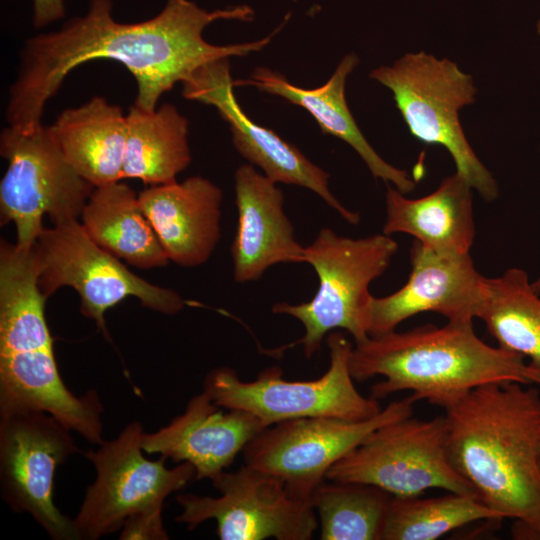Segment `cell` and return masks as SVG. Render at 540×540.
I'll return each instance as SVG.
<instances>
[{"instance_id": "f1b7e54d", "label": "cell", "mask_w": 540, "mask_h": 540, "mask_svg": "<svg viewBox=\"0 0 540 540\" xmlns=\"http://www.w3.org/2000/svg\"><path fill=\"white\" fill-rule=\"evenodd\" d=\"M65 15L63 0H33V23L41 28Z\"/></svg>"}, {"instance_id": "9c48e42d", "label": "cell", "mask_w": 540, "mask_h": 540, "mask_svg": "<svg viewBox=\"0 0 540 540\" xmlns=\"http://www.w3.org/2000/svg\"><path fill=\"white\" fill-rule=\"evenodd\" d=\"M0 154L8 161L0 181V221L15 225L17 245H34L45 228V215L52 224L80 218L95 187L66 160L48 126L7 125L0 135Z\"/></svg>"}, {"instance_id": "ba28073f", "label": "cell", "mask_w": 540, "mask_h": 540, "mask_svg": "<svg viewBox=\"0 0 540 540\" xmlns=\"http://www.w3.org/2000/svg\"><path fill=\"white\" fill-rule=\"evenodd\" d=\"M32 253L43 295L49 298L62 287L73 288L80 297V312L95 321L109 340L105 312L127 297L166 315L177 314L185 306L178 292L136 275L94 242L78 219L45 227Z\"/></svg>"}, {"instance_id": "d4e9b609", "label": "cell", "mask_w": 540, "mask_h": 540, "mask_svg": "<svg viewBox=\"0 0 540 540\" xmlns=\"http://www.w3.org/2000/svg\"><path fill=\"white\" fill-rule=\"evenodd\" d=\"M497 346L518 353L540 368V294L521 268L485 278V296L477 316Z\"/></svg>"}, {"instance_id": "5bb4252c", "label": "cell", "mask_w": 540, "mask_h": 540, "mask_svg": "<svg viewBox=\"0 0 540 540\" xmlns=\"http://www.w3.org/2000/svg\"><path fill=\"white\" fill-rule=\"evenodd\" d=\"M415 403L409 395L361 421L310 417L276 423L244 448V462L280 478L294 496L312 502L315 490L335 463L378 427L412 416Z\"/></svg>"}, {"instance_id": "d6986e66", "label": "cell", "mask_w": 540, "mask_h": 540, "mask_svg": "<svg viewBox=\"0 0 540 540\" xmlns=\"http://www.w3.org/2000/svg\"><path fill=\"white\" fill-rule=\"evenodd\" d=\"M138 198L170 261L191 268L210 259L221 236L223 193L215 183L192 176L150 185Z\"/></svg>"}, {"instance_id": "44dd1931", "label": "cell", "mask_w": 540, "mask_h": 540, "mask_svg": "<svg viewBox=\"0 0 540 540\" xmlns=\"http://www.w3.org/2000/svg\"><path fill=\"white\" fill-rule=\"evenodd\" d=\"M472 189L458 172L417 199L387 185L383 234L405 233L439 253L469 254L475 237Z\"/></svg>"}, {"instance_id": "4316f807", "label": "cell", "mask_w": 540, "mask_h": 540, "mask_svg": "<svg viewBox=\"0 0 540 540\" xmlns=\"http://www.w3.org/2000/svg\"><path fill=\"white\" fill-rule=\"evenodd\" d=\"M391 497L373 485L325 480L312 496L320 538L381 540Z\"/></svg>"}, {"instance_id": "7a4b0ae2", "label": "cell", "mask_w": 540, "mask_h": 540, "mask_svg": "<svg viewBox=\"0 0 540 540\" xmlns=\"http://www.w3.org/2000/svg\"><path fill=\"white\" fill-rule=\"evenodd\" d=\"M447 453L478 499L512 535L540 540V391L518 382L479 386L445 409Z\"/></svg>"}, {"instance_id": "603a6c76", "label": "cell", "mask_w": 540, "mask_h": 540, "mask_svg": "<svg viewBox=\"0 0 540 540\" xmlns=\"http://www.w3.org/2000/svg\"><path fill=\"white\" fill-rule=\"evenodd\" d=\"M80 218L94 242L138 269L164 267L170 261L138 196L126 183L95 187Z\"/></svg>"}, {"instance_id": "8fae6325", "label": "cell", "mask_w": 540, "mask_h": 540, "mask_svg": "<svg viewBox=\"0 0 540 540\" xmlns=\"http://www.w3.org/2000/svg\"><path fill=\"white\" fill-rule=\"evenodd\" d=\"M143 433L142 424L133 421L97 450L83 453L95 467L96 478L73 518L79 539L96 540L122 529L130 516L163 508L170 494L195 480V468L188 462L168 469L165 457L147 459Z\"/></svg>"}, {"instance_id": "7402d4cb", "label": "cell", "mask_w": 540, "mask_h": 540, "mask_svg": "<svg viewBox=\"0 0 540 540\" xmlns=\"http://www.w3.org/2000/svg\"><path fill=\"white\" fill-rule=\"evenodd\" d=\"M49 132L75 171L94 187L123 179L126 115L101 96L63 110Z\"/></svg>"}, {"instance_id": "ffe728a7", "label": "cell", "mask_w": 540, "mask_h": 540, "mask_svg": "<svg viewBox=\"0 0 540 540\" xmlns=\"http://www.w3.org/2000/svg\"><path fill=\"white\" fill-rule=\"evenodd\" d=\"M355 53L340 61L330 79L321 87L304 89L291 84L283 75L265 67L256 68L249 79L235 85H251L261 92L280 96L303 107L318 123L322 132L349 144L362 158L375 179L390 182L402 194L412 192L416 181L409 174L386 162L370 145L355 122L345 98L348 75L358 65Z\"/></svg>"}, {"instance_id": "277c9868", "label": "cell", "mask_w": 540, "mask_h": 540, "mask_svg": "<svg viewBox=\"0 0 540 540\" xmlns=\"http://www.w3.org/2000/svg\"><path fill=\"white\" fill-rule=\"evenodd\" d=\"M32 247L0 242V412L40 410L88 442L103 439L95 390L76 396L58 371Z\"/></svg>"}, {"instance_id": "cb8c5ba5", "label": "cell", "mask_w": 540, "mask_h": 540, "mask_svg": "<svg viewBox=\"0 0 540 540\" xmlns=\"http://www.w3.org/2000/svg\"><path fill=\"white\" fill-rule=\"evenodd\" d=\"M189 122L172 104L154 110L136 106L126 114L123 179L148 185L176 181L191 162Z\"/></svg>"}, {"instance_id": "9a60e30c", "label": "cell", "mask_w": 540, "mask_h": 540, "mask_svg": "<svg viewBox=\"0 0 540 540\" xmlns=\"http://www.w3.org/2000/svg\"><path fill=\"white\" fill-rule=\"evenodd\" d=\"M183 84V96L217 109L229 124L238 153L258 166L275 183L305 187L320 196L348 223L358 224L360 214L343 206L329 190V174L312 163L294 145L274 131L254 123L243 112L233 93L229 58L209 62Z\"/></svg>"}, {"instance_id": "30bf717a", "label": "cell", "mask_w": 540, "mask_h": 540, "mask_svg": "<svg viewBox=\"0 0 540 540\" xmlns=\"http://www.w3.org/2000/svg\"><path fill=\"white\" fill-rule=\"evenodd\" d=\"M326 480L369 484L394 497L429 489L477 497L450 463L445 414L430 420L408 416L378 427L329 469Z\"/></svg>"}, {"instance_id": "52a82bcc", "label": "cell", "mask_w": 540, "mask_h": 540, "mask_svg": "<svg viewBox=\"0 0 540 540\" xmlns=\"http://www.w3.org/2000/svg\"><path fill=\"white\" fill-rule=\"evenodd\" d=\"M326 342L330 365L318 379L289 381L273 366L253 381H242L232 368L218 367L204 377L203 391L218 406L249 412L266 427L299 418L361 421L376 416L382 410L379 401L363 396L354 385L349 369L351 342L338 331L330 332Z\"/></svg>"}, {"instance_id": "f546056e", "label": "cell", "mask_w": 540, "mask_h": 540, "mask_svg": "<svg viewBox=\"0 0 540 540\" xmlns=\"http://www.w3.org/2000/svg\"><path fill=\"white\" fill-rule=\"evenodd\" d=\"M531 285H532L533 290L536 293L540 294V273H539L538 277L536 278V280L531 281Z\"/></svg>"}, {"instance_id": "3957f363", "label": "cell", "mask_w": 540, "mask_h": 540, "mask_svg": "<svg viewBox=\"0 0 540 540\" xmlns=\"http://www.w3.org/2000/svg\"><path fill=\"white\" fill-rule=\"evenodd\" d=\"M349 369L360 382L384 377L370 388L377 400L410 391L415 402L426 400L444 410L485 384L540 385V368L518 353L482 341L473 322L448 321L369 336L353 346Z\"/></svg>"}, {"instance_id": "5b68a950", "label": "cell", "mask_w": 540, "mask_h": 540, "mask_svg": "<svg viewBox=\"0 0 540 540\" xmlns=\"http://www.w3.org/2000/svg\"><path fill=\"white\" fill-rule=\"evenodd\" d=\"M397 249V242L383 233L349 238L322 228L303 254L318 276L315 296L308 302L272 306L273 313L292 316L305 329L301 339L283 348L300 344L309 359L335 329L346 330L355 344L367 339L373 297L369 286L387 270Z\"/></svg>"}, {"instance_id": "4fadbf2b", "label": "cell", "mask_w": 540, "mask_h": 540, "mask_svg": "<svg viewBox=\"0 0 540 540\" xmlns=\"http://www.w3.org/2000/svg\"><path fill=\"white\" fill-rule=\"evenodd\" d=\"M218 497L177 495V522L193 530L215 520L221 540H310L317 526L312 502L294 496L278 477L244 464L211 480Z\"/></svg>"}, {"instance_id": "2e32d148", "label": "cell", "mask_w": 540, "mask_h": 540, "mask_svg": "<svg viewBox=\"0 0 540 540\" xmlns=\"http://www.w3.org/2000/svg\"><path fill=\"white\" fill-rule=\"evenodd\" d=\"M411 272L396 292L372 297L368 334L380 336L396 330L410 317L435 312L450 322H473L485 296V278L469 254L436 252L417 240L410 250Z\"/></svg>"}, {"instance_id": "8992f818", "label": "cell", "mask_w": 540, "mask_h": 540, "mask_svg": "<svg viewBox=\"0 0 540 540\" xmlns=\"http://www.w3.org/2000/svg\"><path fill=\"white\" fill-rule=\"evenodd\" d=\"M369 77L391 90L413 137L444 147L456 172L484 200L497 198L498 184L473 151L459 120V110L475 102L477 89L470 74L456 62L420 51L372 70Z\"/></svg>"}, {"instance_id": "4dcf8cb0", "label": "cell", "mask_w": 540, "mask_h": 540, "mask_svg": "<svg viewBox=\"0 0 540 540\" xmlns=\"http://www.w3.org/2000/svg\"><path fill=\"white\" fill-rule=\"evenodd\" d=\"M537 32H538V34L540 36V20L537 23Z\"/></svg>"}, {"instance_id": "83f0119b", "label": "cell", "mask_w": 540, "mask_h": 540, "mask_svg": "<svg viewBox=\"0 0 540 540\" xmlns=\"http://www.w3.org/2000/svg\"><path fill=\"white\" fill-rule=\"evenodd\" d=\"M162 509H151L130 516L121 529L119 539H169L162 520Z\"/></svg>"}, {"instance_id": "484cf974", "label": "cell", "mask_w": 540, "mask_h": 540, "mask_svg": "<svg viewBox=\"0 0 540 540\" xmlns=\"http://www.w3.org/2000/svg\"><path fill=\"white\" fill-rule=\"evenodd\" d=\"M503 520L471 495L448 492L432 498L392 496L381 540H435L473 522Z\"/></svg>"}, {"instance_id": "6da1fadb", "label": "cell", "mask_w": 540, "mask_h": 540, "mask_svg": "<svg viewBox=\"0 0 540 540\" xmlns=\"http://www.w3.org/2000/svg\"><path fill=\"white\" fill-rule=\"evenodd\" d=\"M253 10L238 5L207 11L190 0H167L151 19L120 23L112 17L111 0H90L84 16L59 30L30 37L20 53V66L6 106L8 126L30 129L41 124L45 106L78 66L94 60L121 63L137 83L135 105L154 110L161 96L184 83L203 65L260 51L271 37L254 42L215 45L203 31L220 19L251 21Z\"/></svg>"}, {"instance_id": "7c38bea8", "label": "cell", "mask_w": 540, "mask_h": 540, "mask_svg": "<svg viewBox=\"0 0 540 540\" xmlns=\"http://www.w3.org/2000/svg\"><path fill=\"white\" fill-rule=\"evenodd\" d=\"M71 429L40 410L0 412V491L16 513L29 514L54 540H80L73 519L53 500L58 466L79 452Z\"/></svg>"}, {"instance_id": "e0dca14e", "label": "cell", "mask_w": 540, "mask_h": 540, "mask_svg": "<svg viewBox=\"0 0 540 540\" xmlns=\"http://www.w3.org/2000/svg\"><path fill=\"white\" fill-rule=\"evenodd\" d=\"M228 410L224 412L202 391L169 424L153 433H143L142 449L175 463H190L196 471L195 480H213L266 428L249 412Z\"/></svg>"}, {"instance_id": "ac0fdd59", "label": "cell", "mask_w": 540, "mask_h": 540, "mask_svg": "<svg viewBox=\"0 0 540 540\" xmlns=\"http://www.w3.org/2000/svg\"><path fill=\"white\" fill-rule=\"evenodd\" d=\"M234 178L238 222L230 251L235 281H256L275 264L304 263V247L296 240L277 183L252 164L238 167Z\"/></svg>"}]
</instances>
